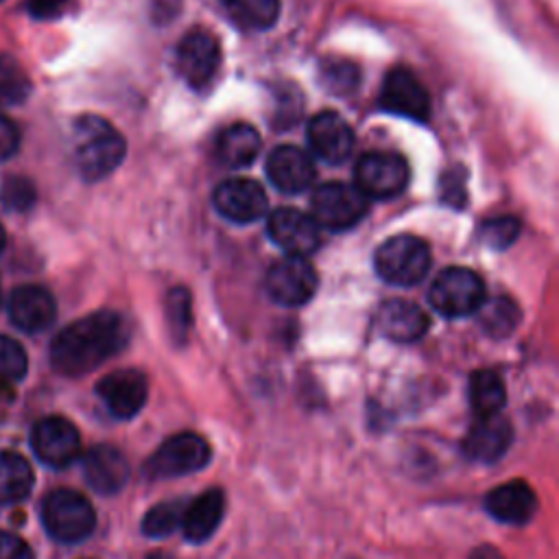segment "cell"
Masks as SVG:
<instances>
[{"label":"cell","instance_id":"43","mask_svg":"<svg viewBox=\"0 0 559 559\" xmlns=\"http://www.w3.org/2000/svg\"><path fill=\"white\" fill-rule=\"evenodd\" d=\"M0 2H2V0H0Z\"/></svg>","mask_w":559,"mask_h":559},{"label":"cell","instance_id":"13","mask_svg":"<svg viewBox=\"0 0 559 559\" xmlns=\"http://www.w3.org/2000/svg\"><path fill=\"white\" fill-rule=\"evenodd\" d=\"M212 205L223 218L245 225V223H255L264 216L266 194L258 181L236 177V179H225L214 188Z\"/></svg>","mask_w":559,"mask_h":559},{"label":"cell","instance_id":"41","mask_svg":"<svg viewBox=\"0 0 559 559\" xmlns=\"http://www.w3.org/2000/svg\"><path fill=\"white\" fill-rule=\"evenodd\" d=\"M146 559H173V557L166 555V552H153V555H148Z\"/></svg>","mask_w":559,"mask_h":559},{"label":"cell","instance_id":"34","mask_svg":"<svg viewBox=\"0 0 559 559\" xmlns=\"http://www.w3.org/2000/svg\"><path fill=\"white\" fill-rule=\"evenodd\" d=\"M2 201L11 210H26L35 201V190L33 183L22 179V177H11L7 179V186L2 190Z\"/></svg>","mask_w":559,"mask_h":559},{"label":"cell","instance_id":"14","mask_svg":"<svg viewBox=\"0 0 559 559\" xmlns=\"http://www.w3.org/2000/svg\"><path fill=\"white\" fill-rule=\"evenodd\" d=\"M269 238L286 251V255H306L321 245L319 225L310 214L295 207H277L266 218Z\"/></svg>","mask_w":559,"mask_h":559},{"label":"cell","instance_id":"26","mask_svg":"<svg viewBox=\"0 0 559 559\" xmlns=\"http://www.w3.org/2000/svg\"><path fill=\"white\" fill-rule=\"evenodd\" d=\"M35 476L31 465L17 452H0V502L13 504L24 500L33 489Z\"/></svg>","mask_w":559,"mask_h":559},{"label":"cell","instance_id":"32","mask_svg":"<svg viewBox=\"0 0 559 559\" xmlns=\"http://www.w3.org/2000/svg\"><path fill=\"white\" fill-rule=\"evenodd\" d=\"M28 369V358L24 347L11 338L0 334V384H13L24 378Z\"/></svg>","mask_w":559,"mask_h":559},{"label":"cell","instance_id":"22","mask_svg":"<svg viewBox=\"0 0 559 559\" xmlns=\"http://www.w3.org/2000/svg\"><path fill=\"white\" fill-rule=\"evenodd\" d=\"M428 325L430 321L426 312L406 299H389L378 312L380 332L395 343L419 341L426 334Z\"/></svg>","mask_w":559,"mask_h":559},{"label":"cell","instance_id":"8","mask_svg":"<svg viewBox=\"0 0 559 559\" xmlns=\"http://www.w3.org/2000/svg\"><path fill=\"white\" fill-rule=\"evenodd\" d=\"M319 277L306 255H284L275 260L264 277L269 297L280 306H304L317 293Z\"/></svg>","mask_w":559,"mask_h":559},{"label":"cell","instance_id":"39","mask_svg":"<svg viewBox=\"0 0 559 559\" xmlns=\"http://www.w3.org/2000/svg\"><path fill=\"white\" fill-rule=\"evenodd\" d=\"M469 559H504V557L493 546H478L472 550Z\"/></svg>","mask_w":559,"mask_h":559},{"label":"cell","instance_id":"7","mask_svg":"<svg viewBox=\"0 0 559 559\" xmlns=\"http://www.w3.org/2000/svg\"><path fill=\"white\" fill-rule=\"evenodd\" d=\"M210 461V445L194 432H179L168 437L146 461L148 478H175L199 472Z\"/></svg>","mask_w":559,"mask_h":559},{"label":"cell","instance_id":"23","mask_svg":"<svg viewBox=\"0 0 559 559\" xmlns=\"http://www.w3.org/2000/svg\"><path fill=\"white\" fill-rule=\"evenodd\" d=\"M225 513V496L221 489H207L199 493L181 515V528L188 542L201 544L205 542L221 524Z\"/></svg>","mask_w":559,"mask_h":559},{"label":"cell","instance_id":"28","mask_svg":"<svg viewBox=\"0 0 559 559\" xmlns=\"http://www.w3.org/2000/svg\"><path fill=\"white\" fill-rule=\"evenodd\" d=\"M476 312H480L483 330L496 338L509 336L515 330V325L520 323V310L507 297H496L489 301L485 299Z\"/></svg>","mask_w":559,"mask_h":559},{"label":"cell","instance_id":"6","mask_svg":"<svg viewBox=\"0 0 559 559\" xmlns=\"http://www.w3.org/2000/svg\"><path fill=\"white\" fill-rule=\"evenodd\" d=\"M367 212V197L349 183L328 181L310 197V218L325 229L341 231L354 227Z\"/></svg>","mask_w":559,"mask_h":559},{"label":"cell","instance_id":"25","mask_svg":"<svg viewBox=\"0 0 559 559\" xmlns=\"http://www.w3.org/2000/svg\"><path fill=\"white\" fill-rule=\"evenodd\" d=\"M507 402L502 378L491 369H478L469 376V406L476 417L498 415Z\"/></svg>","mask_w":559,"mask_h":559},{"label":"cell","instance_id":"21","mask_svg":"<svg viewBox=\"0 0 559 559\" xmlns=\"http://www.w3.org/2000/svg\"><path fill=\"white\" fill-rule=\"evenodd\" d=\"M485 509L498 522L526 524L537 511V496L528 483L509 480L487 493Z\"/></svg>","mask_w":559,"mask_h":559},{"label":"cell","instance_id":"37","mask_svg":"<svg viewBox=\"0 0 559 559\" xmlns=\"http://www.w3.org/2000/svg\"><path fill=\"white\" fill-rule=\"evenodd\" d=\"M66 2L68 0H26V9L33 17L50 20V17H57L63 11Z\"/></svg>","mask_w":559,"mask_h":559},{"label":"cell","instance_id":"4","mask_svg":"<svg viewBox=\"0 0 559 559\" xmlns=\"http://www.w3.org/2000/svg\"><path fill=\"white\" fill-rule=\"evenodd\" d=\"M41 522L57 542L76 544L94 531L96 513L83 493L55 489L41 502Z\"/></svg>","mask_w":559,"mask_h":559},{"label":"cell","instance_id":"40","mask_svg":"<svg viewBox=\"0 0 559 559\" xmlns=\"http://www.w3.org/2000/svg\"><path fill=\"white\" fill-rule=\"evenodd\" d=\"M4 245H7V231H4V227L0 225V251L4 249Z\"/></svg>","mask_w":559,"mask_h":559},{"label":"cell","instance_id":"27","mask_svg":"<svg viewBox=\"0 0 559 559\" xmlns=\"http://www.w3.org/2000/svg\"><path fill=\"white\" fill-rule=\"evenodd\" d=\"M229 20L245 31H266L277 22L280 0H221Z\"/></svg>","mask_w":559,"mask_h":559},{"label":"cell","instance_id":"10","mask_svg":"<svg viewBox=\"0 0 559 559\" xmlns=\"http://www.w3.org/2000/svg\"><path fill=\"white\" fill-rule=\"evenodd\" d=\"M175 63L177 72L190 87L203 90L221 66L218 39L203 28L186 33L177 46Z\"/></svg>","mask_w":559,"mask_h":559},{"label":"cell","instance_id":"42","mask_svg":"<svg viewBox=\"0 0 559 559\" xmlns=\"http://www.w3.org/2000/svg\"><path fill=\"white\" fill-rule=\"evenodd\" d=\"M0 304H2V288H0Z\"/></svg>","mask_w":559,"mask_h":559},{"label":"cell","instance_id":"36","mask_svg":"<svg viewBox=\"0 0 559 559\" xmlns=\"http://www.w3.org/2000/svg\"><path fill=\"white\" fill-rule=\"evenodd\" d=\"M0 559H35L31 546L7 531H0Z\"/></svg>","mask_w":559,"mask_h":559},{"label":"cell","instance_id":"2","mask_svg":"<svg viewBox=\"0 0 559 559\" xmlns=\"http://www.w3.org/2000/svg\"><path fill=\"white\" fill-rule=\"evenodd\" d=\"M124 138L98 116H81L74 122V164L85 181H100L124 159Z\"/></svg>","mask_w":559,"mask_h":559},{"label":"cell","instance_id":"3","mask_svg":"<svg viewBox=\"0 0 559 559\" xmlns=\"http://www.w3.org/2000/svg\"><path fill=\"white\" fill-rule=\"evenodd\" d=\"M376 273L393 286L419 284L430 269L428 245L411 234H397L384 240L373 255Z\"/></svg>","mask_w":559,"mask_h":559},{"label":"cell","instance_id":"38","mask_svg":"<svg viewBox=\"0 0 559 559\" xmlns=\"http://www.w3.org/2000/svg\"><path fill=\"white\" fill-rule=\"evenodd\" d=\"M153 11H155V17H157V20L173 17L175 11H177V9H175V0H155Z\"/></svg>","mask_w":559,"mask_h":559},{"label":"cell","instance_id":"15","mask_svg":"<svg viewBox=\"0 0 559 559\" xmlns=\"http://www.w3.org/2000/svg\"><path fill=\"white\" fill-rule=\"evenodd\" d=\"M96 393L114 417L129 419L142 411L148 393L146 376L138 369H118L100 378Z\"/></svg>","mask_w":559,"mask_h":559},{"label":"cell","instance_id":"33","mask_svg":"<svg viewBox=\"0 0 559 559\" xmlns=\"http://www.w3.org/2000/svg\"><path fill=\"white\" fill-rule=\"evenodd\" d=\"M520 234V221L515 216H498L485 223L483 238L493 249L509 247Z\"/></svg>","mask_w":559,"mask_h":559},{"label":"cell","instance_id":"11","mask_svg":"<svg viewBox=\"0 0 559 559\" xmlns=\"http://www.w3.org/2000/svg\"><path fill=\"white\" fill-rule=\"evenodd\" d=\"M380 107L389 114L424 122L430 114V98L415 72L397 66L391 68L382 81Z\"/></svg>","mask_w":559,"mask_h":559},{"label":"cell","instance_id":"1","mask_svg":"<svg viewBox=\"0 0 559 559\" xmlns=\"http://www.w3.org/2000/svg\"><path fill=\"white\" fill-rule=\"evenodd\" d=\"M127 341V321L114 310H98L66 325L52 338L50 362L63 376H81L116 356Z\"/></svg>","mask_w":559,"mask_h":559},{"label":"cell","instance_id":"29","mask_svg":"<svg viewBox=\"0 0 559 559\" xmlns=\"http://www.w3.org/2000/svg\"><path fill=\"white\" fill-rule=\"evenodd\" d=\"M31 94V79L24 68L13 59L0 57V107L20 105Z\"/></svg>","mask_w":559,"mask_h":559},{"label":"cell","instance_id":"17","mask_svg":"<svg viewBox=\"0 0 559 559\" xmlns=\"http://www.w3.org/2000/svg\"><path fill=\"white\" fill-rule=\"evenodd\" d=\"M314 162L312 157L293 144H282L275 146L269 157H266V177L269 181L286 192V194H297L310 188L314 181Z\"/></svg>","mask_w":559,"mask_h":559},{"label":"cell","instance_id":"35","mask_svg":"<svg viewBox=\"0 0 559 559\" xmlns=\"http://www.w3.org/2000/svg\"><path fill=\"white\" fill-rule=\"evenodd\" d=\"M20 129L17 124L7 118V116H0V162L13 157L20 148Z\"/></svg>","mask_w":559,"mask_h":559},{"label":"cell","instance_id":"5","mask_svg":"<svg viewBox=\"0 0 559 559\" xmlns=\"http://www.w3.org/2000/svg\"><path fill=\"white\" fill-rule=\"evenodd\" d=\"M485 299L487 297L483 277L465 266L443 269L428 290L430 306L448 319H459L476 312Z\"/></svg>","mask_w":559,"mask_h":559},{"label":"cell","instance_id":"31","mask_svg":"<svg viewBox=\"0 0 559 559\" xmlns=\"http://www.w3.org/2000/svg\"><path fill=\"white\" fill-rule=\"evenodd\" d=\"M166 321L170 328V334L177 343H183L192 323V310H190V295L183 288H173L166 299Z\"/></svg>","mask_w":559,"mask_h":559},{"label":"cell","instance_id":"18","mask_svg":"<svg viewBox=\"0 0 559 559\" xmlns=\"http://www.w3.org/2000/svg\"><path fill=\"white\" fill-rule=\"evenodd\" d=\"M9 317L22 332H41L52 325L57 317V304L48 288L37 284L17 286L9 297Z\"/></svg>","mask_w":559,"mask_h":559},{"label":"cell","instance_id":"9","mask_svg":"<svg viewBox=\"0 0 559 559\" xmlns=\"http://www.w3.org/2000/svg\"><path fill=\"white\" fill-rule=\"evenodd\" d=\"M408 164L402 155L389 151H373L356 162V188L367 199H393L404 192L408 183Z\"/></svg>","mask_w":559,"mask_h":559},{"label":"cell","instance_id":"30","mask_svg":"<svg viewBox=\"0 0 559 559\" xmlns=\"http://www.w3.org/2000/svg\"><path fill=\"white\" fill-rule=\"evenodd\" d=\"M183 507L179 500H166L151 507L142 518V531L148 537H164L170 535L177 526H181Z\"/></svg>","mask_w":559,"mask_h":559},{"label":"cell","instance_id":"19","mask_svg":"<svg viewBox=\"0 0 559 559\" xmlns=\"http://www.w3.org/2000/svg\"><path fill=\"white\" fill-rule=\"evenodd\" d=\"M131 467L127 456L107 443L94 445L83 456V476L87 485L98 493H116L129 480Z\"/></svg>","mask_w":559,"mask_h":559},{"label":"cell","instance_id":"24","mask_svg":"<svg viewBox=\"0 0 559 559\" xmlns=\"http://www.w3.org/2000/svg\"><path fill=\"white\" fill-rule=\"evenodd\" d=\"M214 151L227 168H245L260 155V135L251 124L234 122L218 133Z\"/></svg>","mask_w":559,"mask_h":559},{"label":"cell","instance_id":"20","mask_svg":"<svg viewBox=\"0 0 559 559\" xmlns=\"http://www.w3.org/2000/svg\"><path fill=\"white\" fill-rule=\"evenodd\" d=\"M513 428L500 413L489 417H476L474 426L463 439V452L467 459L478 463L498 461L511 445Z\"/></svg>","mask_w":559,"mask_h":559},{"label":"cell","instance_id":"12","mask_svg":"<svg viewBox=\"0 0 559 559\" xmlns=\"http://www.w3.org/2000/svg\"><path fill=\"white\" fill-rule=\"evenodd\" d=\"M31 445L37 459L50 467H66L81 454V437L66 417H44L31 432Z\"/></svg>","mask_w":559,"mask_h":559},{"label":"cell","instance_id":"16","mask_svg":"<svg viewBox=\"0 0 559 559\" xmlns=\"http://www.w3.org/2000/svg\"><path fill=\"white\" fill-rule=\"evenodd\" d=\"M310 151L328 162L343 164L354 148V131L336 111H321L308 122Z\"/></svg>","mask_w":559,"mask_h":559}]
</instances>
